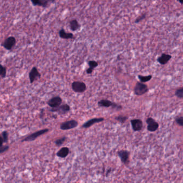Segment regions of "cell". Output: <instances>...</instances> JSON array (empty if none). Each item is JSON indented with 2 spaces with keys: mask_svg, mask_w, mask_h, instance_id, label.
Masks as SVG:
<instances>
[{
  "mask_svg": "<svg viewBox=\"0 0 183 183\" xmlns=\"http://www.w3.org/2000/svg\"><path fill=\"white\" fill-rule=\"evenodd\" d=\"M16 38L10 36L6 38L3 42H2L1 46L3 47L4 49L8 50H11L15 46L16 44Z\"/></svg>",
  "mask_w": 183,
  "mask_h": 183,
  "instance_id": "cell-1",
  "label": "cell"
},
{
  "mask_svg": "<svg viewBox=\"0 0 183 183\" xmlns=\"http://www.w3.org/2000/svg\"><path fill=\"white\" fill-rule=\"evenodd\" d=\"M48 132H49V129H47L39 130L38 131H37V132H35L28 135L27 137H26L24 139H23L21 141V142H23L33 141L35 139H37V137L41 136L42 135H43L44 134L47 133Z\"/></svg>",
  "mask_w": 183,
  "mask_h": 183,
  "instance_id": "cell-2",
  "label": "cell"
},
{
  "mask_svg": "<svg viewBox=\"0 0 183 183\" xmlns=\"http://www.w3.org/2000/svg\"><path fill=\"white\" fill-rule=\"evenodd\" d=\"M98 106L100 107L104 108H109L112 107V108L116 109L117 110H120L122 109V106L115 103H112L110 100H102L98 102Z\"/></svg>",
  "mask_w": 183,
  "mask_h": 183,
  "instance_id": "cell-3",
  "label": "cell"
},
{
  "mask_svg": "<svg viewBox=\"0 0 183 183\" xmlns=\"http://www.w3.org/2000/svg\"><path fill=\"white\" fill-rule=\"evenodd\" d=\"M148 91V87L142 82H137L134 88V94L137 96H142L146 94Z\"/></svg>",
  "mask_w": 183,
  "mask_h": 183,
  "instance_id": "cell-4",
  "label": "cell"
},
{
  "mask_svg": "<svg viewBox=\"0 0 183 183\" xmlns=\"http://www.w3.org/2000/svg\"><path fill=\"white\" fill-rule=\"evenodd\" d=\"M49 111L52 112H57L59 114H65L70 111V107L68 104H63L56 108H51Z\"/></svg>",
  "mask_w": 183,
  "mask_h": 183,
  "instance_id": "cell-5",
  "label": "cell"
},
{
  "mask_svg": "<svg viewBox=\"0 0 183 183\" xmlns=\"http://www.w3.org/2000/svg\"><path fill=\"white\" fill-rule=\"evenodd\" d=\"M72 90L77 93H83L86 90V85L85 83L75 81L72 84Z\"/></svg>",
  "mask_w": 183,
  "mask_h": 183,
  "instance_id": "cell-6",
  "label": "cell"
},
{
  "mask_svg": "<svg viewBox=\"0 0 183 183\" xmlns=\"http://www.w3.org/2000/svg\"><path fill=\"white\" fill-rule=\"evenodd\" d=\"M78 122L75 120L67 121L62 123L60 125V129L63 131H67L69 129H73L77 127Z\"/></svg>",
  "mask_w": 183,
  "mask_h": 183,
  "instance_id": "cell-7",
  "label": "cell"
},
{
  "mask_svg": "<svg viewBox=\"0 0 183 183\" xmlns=\"http://www.w3.org/2000/svg\"><path fill=\"white\" fill-rule=\"evenodd\" d=\"M55 0H31L33 6H38L43 8H47L50 4L53 3Z\"/></svg>",
  "mask_w": 183,
  "mask_h": 183,
  "instance_id": "cell-8",
  "label": "cell"
},
{
  "mask_svg": "<svg viewBox=\"0 0 183 183\" xmlns=\"http://www.w3.org/2000/svg\"><path fill=\"white\" fill-rule=\"evenodd\" d=\"M146 123L147 124V130L151 132H154L158 129V123L156 122L152 118H148L146 120Z\"/></svg>",
  "mask_w": 183,
  "mask_h": 183,
  "instance_id": "cell-9",
  "label": "cell"
},
{
  "mask_svg": "<svg viewBox=\"0 0 183 183\" xmlns=\"http://www.w3.org/2000/svg\"><path fill=\"white\" fill-rule=\"evenodd\" d=\"M29 82L31 84L33 83L36 79H40L41 77V74L39 72L37 68L36 67H33L29 71Z\"/></svg>",
  "mask_w": 183,
  "mask_h": 183,
  "instance_id": "cell-10",
  "label": "cell"
},
{
  "mask_svg": "<svg viewBox=\"0 0 183 183\" xmlns=\"http://www.w3.org/2000/svg\"><path fill=\"white\" fill-rule=\"evenodd\" d=\"M62 103V99L59 96H55L47 102V104L51 108H56L61 105Z\"/></svg>",
  "mask_w": 183,
  "mask_h": 183,
  "instance_id": "cell-11",
  "label": "cell"
},
{
  "mask_svg": "<svg viewBox=\"0 0 183 183\" xmlns=\"http://www.w3.org/2000/svg\"><path fill=\"white\" fill-rule=\"evenodd\" d=\"M117 154L121 159V162L123 164H127L129 163L130 153L128 151L125 150H121L117 152Z\"/></svg>",
  "mask_w": 183,
  "mask_h": 183,
  "instance_id": "cell-12",
  "label": "cell"
},
{
  "mask_svg": "<svg viewBox=\"0 0 183 183\" xmlns=\"http://www.w3.org/2000/svg\"><path fill=\"white\" fill-rule=\"evenodd\" d=\"M104 120V118H93L85 122L83 125L81 126V127L85 128V129H87L90 127L96 124V123H99L102 122Z\"/></svg>",
  "mask_w": 183,
  "mask_h": 183,
  "instance_id": "cell-13",
  "label": "cell"
},
{
  "mask_svg": "<svg viewBox=\"0 0 183 183\" xmlns=\"http://www.w3.org/2000/svg\"><path fill=\"white\" fill-rule=\"evenodd\" d=\"M131 124L134 132L140 131L143 127L142 121L140 119H132L131 120Z\"/></svg>",
  "mask_w": 183,
  "mask_h": 183,
  "instance_id": "cell-14",
  "label": "cell"
},
{
  "mask_svg": "<svg viewBox=\"0 0 183 183\" xmlns=\"http://www.w3.org/2000/svg\"><path fill=\"white\" fill-rule=\"evenodd\" d=\"M172 58V56L169 54L162 53L160 57L157 59V61L160 64L162 65H164L168 63L171 59Z\"/></svg>",
  "mask_w": 183,
  "mask_h": 183,
  "instance_id": "cell-15",
  "label": "cell"
},
{
  "mask_svg": "<svg viewBox=\"0 0 183 183\" xmlns=\"http://www.w3.org/2000/svg\"><path fill=\"white\" fill-rule=\"evenodd\" d=\"M59 37L63 39H71L74 38V35L72 33H67L64 29H61L59 31Z\"/></svg>",
  "mask_w": 183,
  "mask_h": 183,
  "instance_id": "cell-16",
  "label": "cell"
},
{
  "mask_svg": "<svg viewBox=\"0 0 183 183\" xmlns=\"http://www.w3.org/2000/svg\"><path fill=\"white\" fill-rule=\"evenodd\" d=\"M70 150L67 147H62L61 149L57 153L56 155L61 158H64L67 156L69 154Z\"/></svg>",
  "mask_w": 183,
  "mask_h": 183,
  "instance_id": "cell-17",
  "label": "cell"
},
{
  "mask_svg": "<svg viewBox=\"0 0 183 183\" xmlns=\"http://www.w3.org/2000/svg\"><path fill=\"white\" fill-rule=\"evenodd\" d=\"M69 25H70V29L72 31H76L77 30H79L81 28V25L79 24L78 21L75 19L70 21Z\"/></svg>",
  "mask_w": 183,
  "mask_h": 183,
  "instance_id": "cell-18",
  "label": "cell"
},
{
  "mask_svg": "<svg viewBox=\"0 0 183 183\" xmlns=\"http://www.w3.org/2000/svg\"><path fill=\"white\" fill-rule=\"evenodd\" d=\"M138 77L139 79H140L141 82L145 83V82L150 81V80L152 78V76L150 75L148 76H142V75H138Z\"/></svg>",
  "mask_w": 183,
  "mask_h": 183,
  "instance_id": "cell-19",
  "label": "cell"
},
{
  "mask_svg": "<svg viewBox=\"0 0 183 183\" xmlns=\"http://www.w3.org/2000/svg\"><path fill=\"white\" fill-rule=\"evenodd\" d=\"M7 75V68L0 64V77L3 79Z\"/></svg>",
  "mask_w": 183,
  "mask_h": 183,
  "instance_id": "cell-20",
  "label": "cell"
},
{
  "mask_svg": "<svg viewBox=\"0 0 183 183\" xmlns=\"http://www.w3.org/2000/svg\"><path fill=\"white\" fill-rule=\"evenodd\" d=\"M66 140H67V137H61L59 139H57L55 141V143L57 147H60L64 143V142Z\"/></svg>",
  "mask_w": 183,
  "mask_h": 183,
  "instance_id": "cell-21",
  "label": "cell"
},
{
  "mask_svg": "<svg viewBox=\"0 0 183 183\" xmlns=\"http://www.w3.org/2000/svg\"><path fill=\"white\" fill-rule=\"evenodd\" d=\"M128 119V118L127 116H116L115 118V119L116 120L118 121V122H120V123H122V124L124 123Z\"/></svg>",
  "mask_w": 183,
  "mask_h": 183,
  "instance_id": "cell-22",
  "label": "cell"
},
{
  "mask_svg": "<svg viewBox=\"0 0 183 183\" xmlns=\"http://www.w3.org/2000/svg\"><path fill=\"white\" fill-rule=\"evenodd\" d=\"M88 65L89 67L93 69H94L96 67L98 66V63L94 60H91L88 61Z\"/></svg>",
  "mask_w": 183,
  "mask_h": 183,
  "instance_id": "cell-23",
  "label": "cell"
},
{
  "mask_svg": "<svg viewBox=\"0 0 183 183\" xmlns=\"http://www.w3.org/2000/svg\"><path fill=\"white\" fill-rule=\"evenodd\" d=\"M146 13H144V14H142V15L141 16L138 17L134 21V23L137 24V23H138L140 22L141 21H142V20H144V19H145V18H146Z\"/></svg>",
  "mask_w": 183,
  "mask_h": 183,
  "instance_id": "cell-24",
  "label": "cell"
},
{
  "mask_svg": "<svg viewBox=\"0 0 183 183\" xmlns=\"http://www.w3.org/2000/svg\"><path fill=\"white\" fill-rule=\"evenodd\" d=\"M175 95L179 98H183V87L178 89L176 92Z\"/></svg>",
  "mask_w": 183,
  "mask_h": 183,
  "instance_id": "cell-25",
  "label": "cell"
},
{
  "mask_svg": "<svg viewBox=\"0 0 183 183\" xmlns=\"http://www.w3.org/2000/svg\"><path fill=\"white\" fill-rule=\"evenodd\" d=\"M1 135L3 139L4 143H7L8 141V133L7 131H3Z\"/></svg>",
  "mask_w": 183,
  "mask_h": 183,
  "instance_id": "cell-26",
  "label": "cell"
},
{
  "mask_svg": "<svg viewBox=\"0 0 183 183\" xmlns=\"http://www.w3.org/2000/svg\"><path fill=\"white\" fill-rule=\"evenodd\" d=\"M9 149V147L8 146H3L0 147V154L4 153L7 151H8Z\"/></svg>",
  "mask_w": 183,
  "mask_h": 183,
  "instance_id": "cell-27",
  "label": "cell"
},
{
  "mask_svg": "<svg viewBox=\"0 0 183 183\" xmlns=\"http://www.w3.org/2000/svg\"><path fill=\"white\" fill-rule=\"evenodd\" d=\"M176 121L178 125L183 127V116L177 118L176 120Z\"/></svg>",
  "mask_w": 183,
  "mask_h": 183,
  "instance_id": "cell-28",
  "label": "cell"
},
{
  "mask_svg": "<svg viewBox=\"0 0 183 183\" xmlns=\"http://www.w3.org/2000/svg\"><path fill=\"white\" fill-rule=\"evenodd\" d=\"M93 70H94V69L92 68L91 67H89L86 70V73H87V74H91L92 73Z\"/></svg>",
  "mask_w": 183,
  "mask_h": 183,
  "instance_id": "cell-29",
  "label": "cell"
},
{
  "mask_svg": "<svg viewBox=\"0 0 183 183\" xmlns=\"http://www.w3.org/2000/svg\"><path fill=\"white\" fill-rule=\"evenodd\" d=\"M3 143H4L3 139V137H2V135H0V147L3 146Z\"/></svg>",
  "mask_w": 183,
  "mask_h": 183,
  "instance_id": "cell-30",
  "label": "cell"
},
{
  "mask_svg": "<svg viewBox=\"0 0 183 183\" xmlns=\"http://www.w3.org/2000/svg\"><path fill=\"white\" fill-rule=\"evenodd\" d=\"M181 4H183V0H177Z\"/></svg>",
  "mask_w": 183,
  "mask_h": 183,
  "instance_id": "cell-31",
  "label": "cell"
}]
</instances>
